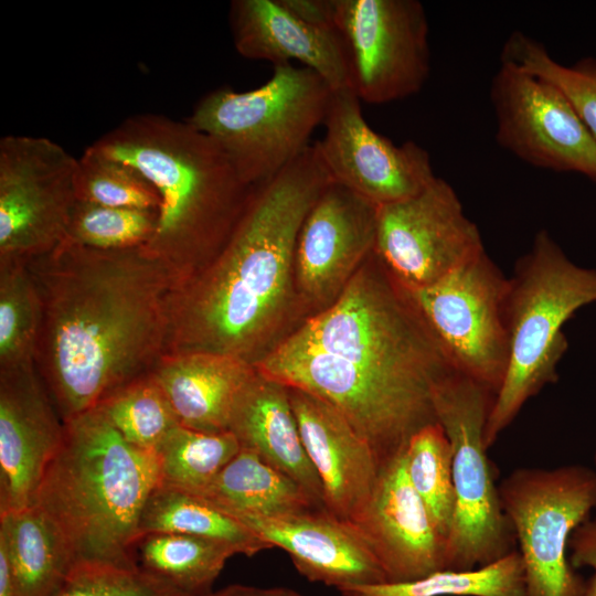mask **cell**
Segmentation results:
<instances>
[{"label":"cell","instance_id":"1","mask_svg":"<svg viewBox=\"0 0 596 596\" xmlns=\"http://www.w3.org/2000/svg\"><path fill=\"white\" fill-rule=\"evenodd\" d=\"M28 266L42 302L34 363L63 422L153 370L177 279L145 246L65 240Z\"/></svg>","mask_w":596,"mask_h":596},{"label":"cell","instance_id":"2","mask_svg":"<svg viewBox=\"0 0 596 596\" xmlns=\"http://www.w3.org/2000/svg\"><path fill=\"white\" fill-rule=\"evenodd\" d=\"M331 181L313 145L252 188L220 253L173 288L163 354L211 352L254 365L272 350L297 298L300 227Z\"/></svg>","mask_w":596,"mask_h":596},{"label":"cell","instance_id":"3","mask_svg":"<svg viewBox=\"0 0 596 596\" xmlns=\"http://www.w3.org/2000/svg\"><path fill=\"white\" fill-rule=\"evenodd\" d=\"M93 146L139 171L157 190V226L145 247L171 270L177 285L220 253L253 187L214 139L185 119L141 114Z\"/></svg>","mask_w":596,"mask_h":596},{"label":"cell","instance_id":"4","mask_svg":"<svg viewBox=\"0 0 596 596\" xmlns=\"http://www.w3.org/2000/svg\"><path fill=\"white\" fill-rule=\"evenodd\" d=\"M159 483L157 454L129 444L93 408L64 422L34 505L56 525L76 563L137 567L141 512Z\"/></svg>","mask_w":596,"mask_h":596},{"label":"cell","instance_id":"5","mask_svg":"<svg viewBox=\"0 0 596 596\" xmlns=\"http://www.w3.org/2000/svg\"><path fill=\"white\" fill-rule=\"evenodd\" d=\"M596 302V269L572 262L553 237L536 233L515 265L505 298L509 360L485 428L489 449L524 404L558 379L568 342L565 322Z\"/></svg>","mask_w":596,"mask_h":596},{"label":"cell","instance_id":"6","mask_svg":"<svg viewBox=\"0 0 596 596\" xmlns=\"http://www.w3.org/2000/svg\"><path fill=\"white\" fill-rule=\"evenodd\" d=\"M289 337L422 391L433 392L453 370L408 294L374 252L341 295Z\"/></svg>","mask_w":596,"mask_h":596},{"label":"cell","instance_id":"7","mask_svg":"<svg viewBox=\"0 0 596 596\" xmlns=\"http://www.w3.org/2000/svg\"><path fill=\"white\" fill-rule=\"evenodd\" d=\"M331 87L312 70L274 65L262 86L235 92L222 87L203 96L185 119L214 139L242 181L260 184L290 164L323 124Z\"/></svg>","mask_w":596,"mask_h":596},{"label":"cell","instance_id":"8","mask_svg":"<svg viewBox=\"0 0 596 596\" xmlns=\"http://www.w3.org/2000/svg\"><path fill=\"white\" fill-rule=\"evenodd\" d=\"M496 394L451 370L433 387L437 422L453 453L456 494L446 544V570L486 566L514 551L515 536L504 514L485 444V428Z\"/></svg>","mask_w":596,"mask_h":596},{"label":"cell","instance_id":"9","mask_svg":"<svg viewBox=\"0 0 596 596\" xmlns=\"http://www.w3.org/2000/svg\"><path fill=\"white\" fill-rule=\"evenodd\" d=\"M254 365L333 406L370 444L381 467L404 451L417 430L437 422L433 392L394 382L289 336Z\"/></svg>","mask_w":596,"mask_h":596},{"label":"cell","instance_id":"10","mask_svg":"<svg viewBox=\"0 0 596 596\" xmlns=\"http://www.w3.org/2000/svg\"><path fill=\"white\" fill-rule=\"evenodd\" d=\"M522 560L525 596H586L568 541L596 509V470L581 464L520 467L498 485Z\"/></svg>","mask_w":596,"mask_h":596},{"label":"cell","instance_id":"11","mask_svg":"<svg viewBox=\"0 0 596 596\" xmlns=\"http://www.w3.org/2000/svg\"><path fill=\"white\" fill-rule=\"evenodd\" d=\"M508 287L483 251L429 286L405 289L453 369L494 394L509 360Z\"/></svg>","mask_w":596,"mask_h":596},{"label":"cell","instance_id":"12","mask_svg":"<svg viewBox=\"0 0 596 596\" xmlns=\"http://www.w3.org/2000/svg\"><path fill=\"white\" fill-rule=\"evenodd\" d=\"M330 26L361 102L385 104L418 93L430 71L428 20L417 0H330Z\"/></svg>","mask_w":596,"mask_h":596},{"label":"cell","instance_id":"13","mask_svg":"<svg viewBox=\"0 0 596 596\" xmlns=\"http://www.w3.org/2000/svg\"><path fill=\"white\" fill-rule=\"evenodd\" d=\"M77 159L45 137L0 140V259L29 262L66 238Z\"/></svg>","mask_w":596,"mask_h":596},{"label":"cell","instance_id":"14","mask_svg":"<svg viewBox=\"0 0 596 596\" xmlns=\"http://www.w3.org/2000/svg\"><path fill=\"white\" fill-rule=\"evenodd\" d=\"M483 251L478 226L439 177L409 199L377 206L374 253L406 290L436 283Z\"/></svg>","mask_w":596,"mask_h":596},{"label":"cell","instance_id":"15","mask_svg":"<svg viewBox=\"0 0 596 596\" xmlns=\"http://www.w3.org/2000/svg\"><path fill=\"white\" fill-rule=\"evenodd\" d=\"M490 99L502 148L532 166L596 182V138L556 86L501 61Z\"/></svg>","mask_w":596,"mask_h":596},{"label":"cell","instance_id":"16","mask_svg":"<svg viewBox=\"0 0 596 596\" xmlns=\"http://www.w3.org/2000/svg\"><path fill=\"white\" fill-rule=\"evenodd\" d=\"M323 125L315 146L331 180L376 206L409 199L437 178L426 149L395 145L370 127L350 87L332 91Z\"/></svg>","mask_w":596,"mask_h":596},{"label":"cell","instance_id":"17","mask_svg":"<svg viewBox=\"0 0 596 596\" xmlns=\"http://www.w3.org/2000/svg\"><path fill=\"white\" fill-rule=\"evenodd\" d=\"M377 206L331 181L307 213L295 252L297 297L329 307L374 252Z\"/></svg>","mask_w":596,"mask_h":596},{"label":"cell","instance_id":"18","mask_svg":"<svg viewBox=\"0 0 596 596\" xmlns=\"http://www.w3.org/2000/svg\"><path fill=\"white\" fill-rule=\"evenodd\" d=\"M63 436L35 363L0 368V514L34 505Z\"/></svg>","mask_w":596,"mask_h":596},{"label":"cell","instance_id":"19","mask_svg":"<svg viewBox=\"0 0 596 596\" xmlns=\"http://www.w3.org/2000/svg\"><path fill=\"white\" fill-rule=\"evenodd\" d=\"M353 522L387 582H409L446 570V540L408 479L404 451L382 466L368 504Z\"/></svg>","mask_w":596,"mask_h":596},{"label":"cell","instance_id":"20","mask_svg":"<svg viewBox=\"0 0 596 596\" xmlns=\"http://www.w3.org/2000/svg\"><path fill=\"white\" fill-rule=\"evenodd\" d=\"M269 547H279L312 583L347 587L384 583L385 573L368 540L349 520L326 509L272 519L237 518Z\"/></svg>","mask_w":596,"mask_h":596},{"label":"cell","instance_id":"21","mask_svg":"<svg viewBox=\"0 0 596 596\" xmlns=\"http://www.w3.org/2000/svg\"><path fill=\"white\" fill-rule=\"evenodd\" d=\"M288 392L304 447L321 482L324 509L355 521L382 468L374 450L333 406L298 389Z\"/></svg>","mask_w":596,"mask_h":596},{"label":"cell","instance_id":"22","mask_svg":"<svg viewBox=\"0 0 596 596\" xmlns=\"http://www.w3.org/2000/svg\"><path fill=\"white\" fill-rule=\"evenodd\" d=\"M230 22L234 46L243 57L273 65L297 61L332 91L350 87L345 51L333 28L299 18L280 0H235Z\"/></svg>","mask_w":596,"mask_h":596},{"label":"cell","instance_id":"23","mask_svg":"<svg viewBox=\"0 0 596 596\" xmlns=\"http://www.w3.org/2000/svg\"><path fill=\"white\" fill-rule=\"evenodd\" d=\"M227 432L241 448L292 478L324 509L321 482L304 447L286 385L255 368L233 406Z\"/></svg>","mask_w":596,"mask_h":596},{"label":"cell","instance_id":"24","mask_svg":"<svg viewBox=\"0 0 596 596\" xmlns=\"http://www.w3.org/2000/svg\"><path fill=\"white\" fill-rule=\"evenodd\" d=\"M255 365L211 352L162 354L151 371L181 425L227 432L233 406Z\"/></svg>","mask_w":596,"mask_h":596},{"label":"cell","instance_id":"25","mask_svg":"<svg viewBox=\"0 0 596 596\" xmlns=\"http://www.w3.org/2000/svg\"><path fill=\"white\" fill-rule=\"evenodd\" d=\"M200 496L235 518L272 519L323 509L292 478L243 448Z\"/></svg>","mask_w":596,"mask_h":596},{"label":"cell","instance_id":"26","mask_svg":"<svg viewBox=\"0 0 596 596\" xmlns=\"http://www.w3.org/2000/svg\"><path fill=\"white\" fill-rule=\"evenodd\" d=\"M0 542L21 596H54L76 563L62 533L35 505L0 514Z\"/></svg>","mask_w":596,"mask_h":596},{"label":"cell","instance_id":"27","mask_svg":"<svg viewBox=\"0 0 596 596\" xmlns=\"http://www.w3.org/2000/svg\"><path fill=\"white\" fill-rule=\"evenodd\" d=\"M237 551L221 541L169 532L143 533L134 544L138 568L167 582L185 596H206Z\"/></svg>","mask_w":596,"mask_h":596},{"label":"cell","instance_id":"28","mask_svg":"<svg viewBox=\"0 0 596 596\" xmlns=\"http://www.w3.org/2000/svg\"><path fill=\"white\" fill-rule=\"evenodd\" d=\"M151 532L221 541L246 556L270 549L245 523L204 497L163 483L153 489L141 512L139 535Z\"/></svg>","mask_w":596,"mask_h":596},{"label":"cell","instance_id":"29","mask_svg":"<svg viewBox=\"0 0 596 596\" xmlns=\"http://www.w3.org/2000/svg\"><path fill=\"white\" fill-rule=\"evenodd\" d=\"M343 596H525V578L517 550L478 568L441 570L401 583L347 587Z\"/></svg>","mask_w":596,"mask_h":596},{"label":"cell","instance_id":"30","mask_svg":"<svg viewBox=\"0 0 596 596\" xmlns=\"http://www.w3.org/2000/svg\"><path fill=\"white\" fill-rule=\"evenodd\" d=\"M240 450L231 432H202L179 424L156 451L160 483L200 494Z\"/></svg>","mask_w":596,"mask_h":596},{"label":"cell","instance_id":"31","mask_svg":"<svg viewBox=\"0 0 596 596\" xmlns=\"http://www.w3.org/2000/svg\"><path fill=\"white\" fill-rule=\"evenodd\" d=\"M42 302L28 262L0 259V368L34 362Z\"/></svg>","mask_w":596,"mask_h":596},{"label":"cell","instance_id":"32","mask_svg":"<svg viewBox=\"0 0 596 596\" xmlns=\"http://www.w3.org/2000/svg\"><path fill=\"white\" fill-rule=\"evenodd\" d=\"M404 455L408 479L447 544L456 494L451 446L440 424L430 423L417 430L409 438Z\"/></svg>","mask_w":596,"mask_h":596},{"label":"cell","instance_id":"33","mask_svg":"<svg viewBox=\"0 0 596 596\" xmlns=\"http://www.w3.org/2000/svg\"><path fill=\"white\" fill-rule=\"evenodd\" d=\"M95 408L125 440L153 453L180 424L168 396L151 372L113 392Z\"/></svg>","mask_w":596,"mask_h":596},{"label":"cell","instance_id":"34","mask_svg":"<svg viewBox=\"0 0 596 596\" xmlns=\"http://www.w3.org/2000/svg\"><path fill=\"white\" fill-rule=\"evenodd\" d=\"M501 61L510 62L556 86L596 138V58L586 57L574 65H563L550 55L542 43L515 31L504 43Z\"/></svg>","mask_w":596,"mask_h":596},{"label":"cell","instance_id":"35","mask_svg":"<svg viewBox=\"0 0 596 596\" xmlns=\"http://www.w3.org/2000/svg\"><path fill=\"white\" fill-rule=\"evenodd\" d=\"M77 201L159 212L161 200L152 184L136 169L93 145L77 159L74 179Z\"/></svg>","mask_w":596,"mask_h":596},{"label":"cell","instance_id":"36","mask_svg":"<svg viewBox=\"0 0 596 596\" xmlns=\"http://www.w3.org/2000/svg\"><path fill=\"white\" fill-rule=\"evenodd\" d=\"M157 221V211L113 207L76 200L65 240L96 249L140 247L151 240Z\"/></svg>","mask_w":596,"mask_h":596},{"label":"cell","instance_id":"37","mask_svg":"<svg viewBox=\"0 0 596 596\" xmlns=\"http://www.w3.org/2000/svg\"><path fill=\"white\" fill-rule=\"evenodd\" d=\"M54 596H185L167 582L138 568L105 563H75Z\"/></svg>","mask_w":596,"mask_h":596},{"label":"cell","instance_id":"38","mask_svg":"<svg viewBox=\"0 0 596 596\" xmlns=\"http://www.w3.org/2000/svg\"><path fill=\"white\" fill-rule=\"evenodd\" d=\"M568 560L574 568H592L593 575L586 581V596H596V518H589L571 534Z\"/></svg>","mask_w":596,"mask_h":596},{"label":"cell","instance_id":"39","mask_svg":"<svg viewBox=\"0 0 596 596\" xmlns=\"http://www.w3.org/2000/svg\"><path fill=\"white\" fill-rule=\"evenodd\" d=\"M0 596H21L8 551L0 542Z\"/></svg>","mask_w":596,"mask_h":596},{"label":"cell","instance_id":"40","mask_svg":"<svg viewBox=\"0 0 596 596\" xmlns=\"http://www.w3.org/2000/svg\"><path fill=\"white\" fill-rule=\"evenodd\" d=\"M230 596H302L299 593L284 587L259 588L244 585H231Z\"/></svg>","mask_w":596,"mask_h":596},{"label":"cell","instance_id":"41","mask_svg":"<svg viewBox=\"0 0 596 596\" xmlns=\"http://www.w3.org/2000/svg\"><path fill=\"white\" fill-rule=\"evenodd\" d=\"M231 585L221 589V590H217V592H212L211 594L206 595V596H230L231 595Z\"/></svg>","mask_w":596,"mask_h":596},{"label":"cell","instance_id":"42","mask_svg":"<svg viewBox=\"0 0 596 596\" xmlns=\"http://www.w3.org/2000/svg\"><path fill=\"white\" fill-rule=\"evenodd\" d=\"M594 462L596 465V446H595V453H594Z\"/></svg>","mask_w":596,"mask_h":596}]
</instances>
